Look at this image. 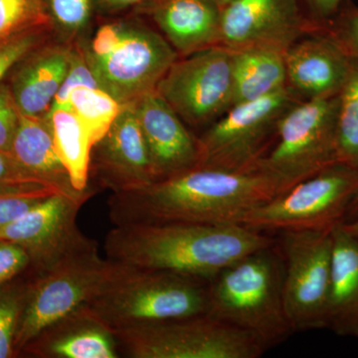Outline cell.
Here are the masks:
<instances>
[{
  "mask_svg": "<svg viewBox=\"0 0 358 358\" xmlns=\"http://www.w3.org/2000/svg\"><path fill=\"white\" fill-rule=\"evenodd\" d=\"M157 181L136 113L124 106L108 133L92 148L89 183L112 193L141 189Z\"/></svg>",
  "mask_w": 358,
  "mask_h": 358,
  "instance_id": "15",
  "label": "cell"
},
{
  "mask_svg": "<svg viewBox=\"0 0 358 358\" xmlns=\"http://www.w3.org/2000/svg\"><path fill=\"white\" fill-rule=\"evenodd\" d=\"M300 101L287 86L263 98L233 105L197 138L196 167L255 169L275 140L282 115Z\"/></svg>",
  "mask_w": 358,
  "mask_h": 358,
  "instance_id": "10",
  "label": "cell"
},
{
  "mask_svg": "<svg viewBox=\"0 0 358 358\" xmlns=\"http://www.w3.org/2000/svg\"><path fill=\"white\" fill-rule=\"evenodd\" d=\"M61 194L49 188H37L28 192L0 194V228L22 215L46 197Z\"/></svg>",
  "mask_w": 358,
  "mask_h": 358,
  "instance_id": "31",
  "label": "cell"
},
{
  "mask_svg": "<svg viewBox=\"0 0 358 358\" xmlns=\"http://www.w3.org/2000/svg\"><path fill=\"white\" fill-rule=\"evenodd\" d=\"M52 16L63 29L77 32L87 24L91 0H49Z\"/></svg>",
  "mask_w": 358,
  "mask_h": 358,
  "instance_id": "33",
  "label": "cell"
},
{
  "mask_svg": "<svg viewBox=\"0 0 358 358\" xmlns=\"http://www.w3.org/2000/svg\"><path fill=\"white\" fill-rule=\"evenodd\" d=\"M28 292H10L0 296V358L13 357L14 339L27 301Z\"/></svg>",
  "mask_w": 358,
  "mask_h": 358,
  "instance_id": "28",
  "label": "cell"
},
{
  "mask_svg": "<svg viewBox=\"0 0 358 358\" xmlns=\"http://www.w3.org/2000/svg\"><path fill=\"white\" fill-rule=\"evenodd\" d=\"M101 1L107 4V6L113 7H126L141 3V2L145 1V0H101Z\"/></svg>",
  "mask_w": 358,
  "mask_h": 358,
  "instance_id": "38",
  "label": "cell"
},
{
  "mask_svg": "<svg viewBox=\"0 0 358 358\" xmlns=\"http://www.w3.org/2000/svg\"><path fill=\"white\" fill-rule=\"evenodd\" d=\"M232 52L233 105L257 100L286 88L285 52L264 47Z\"/></svg>",
  "mask_w": 358,
  "mask_h": 358,
  "instance_id": "23",
  "label": "cell"
},
{
  "mask_svg": "<svg viewBox=\"0 0 358 358\" xmlns=\"http://www.w3.org/2000/svg\"><path fill=\"white\" fill-rule=\"evenodd\" d=\"M83 53L100 88L122 107L155 91L178 57L159 33L126 22L101 26Z\"/></svg>",
  "mask_w": 358,
  "mask_h": 358,
  "instance_id": "5",
  "label": "cell"
},
{
  "mask_svg": "<svg viewBox=\"0 0 358 358\" xmlns=\"http://www.w3.org/2000/svg\"><path fill=\"white\" fill-rule=\"evenodd\" d=\"M221 9L212 0H162L155 20L178 54L190 55L220 45Z\"/></svg>",
  "mask_w": 358,
  "mask_h": 358,
  "instance_id": "21",
  "label": "cell"
},
{
  "mask_svg": "<svg viewBox=\"0 0 358 358\" xmlns=\"http://www.w3.org/2000/svg\"><path fill=\"white\" fill-rule=\"evenodd\" d=\"M88 199L64 194L46 197L20 217L0 228V241L20 245L34 264L37 275L85 243L77 225L80 209Z\"/></svg>",
  "mask_w": 358,
  "mask_h": 358,
  "instance_id": "13",
  "label": "cell"
},
{
  "mask_svg": "<svg viewBox=\"0 0 358 358\" xmlns=\"http://www.w3.org/2000/svg\"><path fill=\"white\" fill-rule=\"evenodd\" d=\"M338 95L292 106L278 124L275 145L257 162L255 169L289 189L338 164Z\"/></svg>",
  "mask_w": 358,
  "mask_h": 358,
  "instance_id": "7",
  "label": "cell"
},
{
  "mask_svg": "<svg viewBox=\"0 0 358 358\" xmlns=\"http://www.w3.org/2000/svg\"><path fill=\"white\" fill-rule=\"evenodd\" d=\"M338 164L358 171V61L350 58V70L338 94Z\"/></svg>",
  "mask_w": 358,
  "mask_h": 358,
  "instance_id": "25",
  "label": "cell"
},
{
  "mask_svg": "<svg viewBox=\"0 0 358 358\" xmlns=\"http://www.w3.org/2000/svg\"><path fill=\"white\" fill-rule=\"evenodd\" d=\"M58 155L70 174L75 189L87 192L93 143L88 131L71 109H53L45 115Z\"/></svg>",
  "mask_w": 358,
  "mask_h": 358,
  "instance_id": "24",
  "label": "cell"
},
{
  "mask_svg": "<svg viewBox=\"0 0 358 358\" xmlns=\"http://www.w3.org/2000/svg\"><path fill=\"white\" fill-rule=\"evenodd\" d=\"M80 87L96 89L100 88V85L85 58L83 50L73 49L69 70L54 98L50 110L70 109L71 94Z\"/></svg>",
  "mask_w": 358,
  "mask_h": 358,
  "instance_id": "29",
  "label": "cell"
},
{
  "mask_svg": "<svg viewBox=\"0 0 358 358\" xmlns=\"http://www.w3.org/2000/svg\"><path fill=\"white\" fill-rule=\"evenodd\" d=\"M30 266V257L20 245L0 241V286Z\"/></svg>",
  "mask_w": 358,
  "mask_h": 358,
  "instance_id": "35",
  "label": "cell"
},
{
  "mask_svg": "<svg viewBox=\"0 0 358 358\" xmlns=\"http://www.w3.org/2000/svg\"><path fill=\"white\" fill-rule=\"evenodd\" d=\"M9 154L30 178L61 194L89 200L96 192L94 187L84 192L75 189L44 117L20 115Z\"/></svg>",
  "mask_w": 358,
  "mask_h": 358,
  "instance_id": "20",
  "label": "cell"
},
{
  "mask_svg": "<svg viewBox=\"0 0 358 358\" xmlns=\"http://www.w3.org/2000/svg\"><path fill=\"white\" fill-rule=\"evenodd\" d=\"M341 227L350 233L352 236L358 239V216L357 218L353 219L352 221H348V222L341 223Z\"/></svg>",
  "mask_w": 358,
  "mask_h": 358,
  "instance_id": "39",
  "label": "cell"
},
{
  "mask_svg": "<svg viewBox=\"0 0 358 358\" xmlns=\"http://www.w3.org/2000/svg\"><path fill=\"white\" fill-rule=\"evenodd\" d=\"M333 268L327 329L358 339V239L341 223L333 231Z\"/></svg>",
  "mask_w": 358,
  "mask_h": 358,
  "instance_id": "22",
  "label": "cell"
},
{
  "mask_svg": "<svg viewBox=\"0 0 358 358\" xmlns=\"http://www.w3.org/2000/svg\"><path fill=\"white\" fill-rule=\"evenodd\" d=\"M155 91L193 128L213 124L233 105V52L222 45L176 59Z\"/></svg>",
  "mask_w": 358,
  "mask_h": 358,
  "instance_id": "12",
  "label": "cell"
},
{
  "mask_svg": "<svg viewBox=\"0 0 358 358\" xmlns=\"http://www.w3.org/2000/svg\"><path fill=\"white\" fill-rule=\"evenodd\" d=\"M324 32L345 52L358 61V8L348 4L331 20L322 22Z\"/></svg>",
  "mask_w": 358,
  "mask_h": 358,
  "instance_id": "30",
  "label": "cell"
},
{
  "mask_svg": "<svg viewBox=\"0 0 358 358\" xmlns=\"http://www.w3.org/2000/svg\"><path fill=\"white\" fill-rule=\"evenodd\" d=\"M275 245L267 232L239 224L136 223L114 226L103 249L115 262L211 281L240 259Z\"/></svg>",
  "mask_w": 358,
  "mask_h": 358,
  "instance_id": "2",
  "label": "cell"
},
{
  "mask_svg": "<svg viewBox=\"0 0 358 358\" xmlns=\"http://www.w3.org/2000/svg\"><path fill=\"white\" fill-rule=\"evenodd\" d=\"M113 267L114 261L103 259L98 243L89 238L37 275L16 331L15 352L22 350L46 327L86 305L100 291Z\"/></svg>",
  "mask_w": 358,
  "mask_h": 358,
  "instance_id": "8",
  "label": "cell"
},
{
  "mask_svg": "<svg viewBox=\"0 0 358 358\" xmlns=\"http://www.w3.org/2000/svg\"><path fill=\"white\" fill-rule=\"evenodd\" d=\"M348 214H352V215L358 216V196L355 199V201L350 207V212Z\"/></svg>",
  "mask_w": 358,
  "mask_h": 358,
  "instance_id": "40",
  "label": "cell"
},
{
  "mask_svg": "<svg viewBox=\"0 0 358 358\" xmlns=\"http://www.w3.org/2000/svg\"><path fill=\"white\" fill-rule=\"evenodd\" d=\"M275 246L240 259L209 281V315L252 334L266 348L293 334L282 300L284 264Z\"/></svg>",
  "mask_w": 358,
  "mask_h": 358,
  "instance_id": "4",
  "label": "cell"
},
{
  "mask_svg": "<svg viewBox=\"0 0 358 358\" xmlns=\"http://www.w3.org/2000/svg\"><path fill=\"white\" fill-rule=\"evenodd\" d=\"M287 86L301 101L338 96L345 84L350 58L320 27L303 35L286 51Z\"/></svg>",
  "mask_w": 358,
  "mask_h": 358,
  "instance_id": "17",
  "label": "cell"
},
{
  "mask_svg": "<svg viewBox=\"0 0 358 358\" xmlns=\"http://www.w3.org/2000/svg\"><path fill=\"white\" fill-rule=\"evenodd\" d=\"M20 115L10 87L0 83V152H10Z\"/></svg>",
  "mask_w": 358,
  "mask_h": 358,
  "instance_id": "34",
  "label": "cell"
},
{
  "mask_svg": "<svg viewBox=\"0 0 358 358\" xmlns=\"http://www.w3.org/2000/svg\"><path fill=\"white\" fill-rule=\"evenodd\" d=\"M113 331L209 313V281L114 261L100 291L86 303Z\"/></svg>",
  "mask_w": 358,
  "mask_h": 358,
  "instance_id": "3",
  "label": "cell"
},
{
  "mask_svg": "<svg viewBox=\"0 0 358 358\" xmlns=\"http://www.w3.org/2000/svg\"><path fill=\"white\" fill-rule=\"evenodd\" d=\"M350 0H307L319 22L331 20L343 8L350 4Z\"/></svg>",
  "mask_w": 358,
  "mask_h": 358,
  "instance_id": "37",
  "label": "cell"
},
{
  "mask_svg": "<svg viewBox=\"0 0 358 358\" xmlns=\"http://www.w3.org/2000/svg\"><path fill=\"white\" fill-rule=\"evenodd\" d=\"M333 230L284 231L282 300L293 333L327 329Z\"/></svg>",
  "mask_w": 358,
  "mask_h": 358,
  "instance_id": "11",
  "label": "cell"
},
{
  "mask_svg": "<svg viewBox=\"0 0 358 358\" xmlns=\"http://www.w3.org/2000/svg\"><path fill=\"white\" fill-rule=\"evenodd\" d=\"M48 23L42 0H0V43Z\"/></svg>",
  "mask_w": 358,
  "mask_h": 358,
  "instance_id": "27",
  "label": "cell"
},
{
  "mask_svg": "<svg viewBox=\"0 0 358 358\" xmlns=\"http://www.w3.org/2000/svg\"><path fill=\"white\" fill-rule=\"evenodd\" d=\"M69 106L88 131L94 145L108 133L122 110V106L109 93L88 87L73 91Z\"/></svg>",
  "mask_w": 358,
  "mask_h": 358,
  "instance_id": "26",
  "label": "cell"
},
{
  "mask_svg": "<svg viewBox=\"0 0 358 358\" xmlns=\"http://www.w3.org/2000/svg\"><path fill=\"white\" fill-rule=\"evenodd\" d=\"M320 25L303 18L298 0H234L221 9L220 45L230 50L264 47L286 53Z\"/></svg>",
  "mask_w": 358,
  "mask_h": 358,
  "instance_id": "14",
  "label": "cell"
},
{
  "mask_svg": "<svg viewBox=\"0 0 358 358\" xmlns=\"http://www.w3.org/2000/svg\"><path fill=\"white\" fill-rule=\"evenodd\" d=\"M41 30L24 33L0 43V83L7 73L15 67L27 54L38 47Z\"/></svg>",
  "mask_w": 358,
  "mask_h": 358,
  "instance_id": "32",
  "label": "cell"
},
{
  "mask_svg": "<svg viewBox=\"0 0 358 358\" xmlns=\"http://www.w3.org/2000/svg\"><path fill=\"white\" fill-rule=\"evenodd\" d=\"M212 1L215 2L218 6L223 8L224 6H227V4L231 3V2L234 1V0H212Z\"/></svg>",
  "mask_w": 358,
  "mask_h": 358,
  "instance_id": "41",
  "label": "cell"
},
{
  "mask_svg": "<svg viewBox=\"0 0 358 358\" xmlns=\"http://www.w3.org/2000/svg\"><path fill=\"white\" fill-rule=\"evenodd\" d=\"M129 106L138 117L157 181L197 166V138L157 91L141 96Z\"/></svg>",
  "mask_w": 358,
  "mask_h": 358,
  "instance_id": "16",
  "label": "cell"
},
{
  "mask_svg": "<svg viewBox=\"0 0 358 358\" xmlns=\"http://www.w3.org/2000/svg\"><path fill=\"white\" fill-rule=\"evenodd\" d=\"M120 357L258 358L267 350L255 336L209 313L114 331Z\"/></svg>",
  "mask_w": 358,
  "mask_h": 358,
  "instance_id": "6",
  "label": "cell"
},
{
  "mask_svg": "<svg viewBox=\"0 0 358 358\" xmlns=\"http://www.w3.org/2000/svg\"><path fill=\"white\" fill-rule=\"evenodd\" d=\"M71 47L50 45L35 48L18 63L10 90L20 114L44 117L69 70Z\"/></svg>",
  "mask_w": 358,
  "mask_h": 358,
  "instance_id": "19",
  "label": "cell"
},
{
  "mask_svg": "<svg viewBox=\"0 0 358 358\" xmlns=\"http://www.w3.org/2000/svg\"><path fill=\"white\" fill-rule=\"evenodd\" d=\"M357 196L358 171L336 164L256 207L240 225L263 232L333 230Z\"/></svg>",
  "mask_w": 358,
  "mask_h": 358,
  "instance_id": "9",
  "label": "cell"
},
{
  "mask_svg": "<svg viewBox=\"0 0 358 358\" xmlns=\"http://www.w3.org/2000/svg\"><path fill=\"white\" fill-rule=\"evenodd\" d=\"M23 350L43 358L121 357L114 331L86 306L46 327Z\"/></svg>",
  "mask_w": 358,
  "mask_h": 358,
  "instance_id": "18",
  "label": "cell"
},
{
  "mask_svg": "<svg viewBox=\"0 0 358 358\" xmlns=\"http://www.w3.org/2000/svg\"><path fill=\"white\" fill-rule=\"evenodd\" d=\"M287 188L259 171L194 167L133 192L112 193L113 225L136 223L239 224Z\"/></svg>",
  "mask_w": 358,
  "mask_h": 358,
  "instance_id": "1",
  "label": "cell"
},
{
  "mask_svg": "<svg viewBox=\"0 0 358 358\" xmlns=\"http://www.w3.org/2000/svg\"><path fill=\"white\" fill-rule=\"evenodd\" d=\"M1 183H29V185H41L36 180L30 178L23 171L9 152H0V185ZM46 187V186H45Z\"/></svg>",
  "mask_w": 358,
  "mask_h": 358,
  "instance_id": "36",
  "label": "cell"
}]
</instances>
